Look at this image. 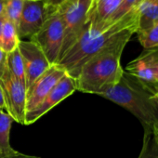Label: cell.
<instances>
[{"label": "cell", "instance_id": "2e32d148", "mask_svg": "<svg viewBox=\"0 0 158 158\" xmlns=\"http://www.w3.org/2000/svg\"><path fill=\"white\" fill-rule=\"evenodd\" d=\"M7 67L10 73L26 87V74L24 64L18 48L7 54Z\"/></svg>", "mask_w": 158, "mask_h": 158}, {"label": "cell", "instance_id": "5bb4252c", "mask_svg": "<svg viewBox=\"0 0 158 158\" xmlns=\"http://www.w3.org/2000/svg\"><path fill=\"white\" fill-rule=\"evenodd\" d=\"M13 122V118L7 112L0 109V154L1 157L11 155L17 152L10 145V130Z\"/></svg>", "mask_w": 158, "mask_h": 158}, {"label": "cell", "instance_id": "d4e9b609", "mask_svg": "<svg viewBox=\"0 0 158 158\" xmlns=\"http://www.w3.org/2000/svg\"><path fill=\"white\" fill-rule=\"evenodd\" d=\"M0 109L1 110H6V103H5V99H4V93L3 89L0 86Z\"/></svg>", "mask_w": 158, "mask_h": 158}, {"label": "cell", "instance_id": "8fae6325", "mask_svg": "<svg viewBox=\"0 0 158 158\" xmlns=\"http://www.w3.org/2000/svg\"><path fill=\"white\" fill-rule=\"evenodd\" d=\"M122 0H93L87 17L86 27L94 32H102L111 25L109 22Z\"/></svg>", "mask_w": 158, "mask_h": 158}, {"label": "cell", "instance_id": "4dcf8cb0", "mask_svg": "<svg viewBox=\"0 0 158 158\" xmlns=\"http://www.w3.org/2000/svg\"><path fill=\"white\" fill-rule=\"evenodd\" d=\"M0 158H1V154H0Z\"/></svg>", "mask_w": 158, "mask_h": 158}, {"label": "cell", "instance_id": "e0dca14e", "mask_svg": "<svg viewBox=\"0 0 158 158\" xmlns=\"http://www.w3.org/2000/svg\"><path fill=\"white\" fill-rule=\"evenodd\" d=\"M138 158H158V136L151 130H144L142 147Z\"/></svg>", "mask_w": 158, "mask_h": 158}, {"label": "cell", "instance_id": "f1b7e54d", "mask_svg": "<svg viewBox=\"0 0 158 158\" xmlns=\"http://www.w3.org/2000/svg\"><path fill=\"white\" fill-rule=\"evenodd\" d=\"M31 1H38V0H31Z\"/></svg>", "mask_w": 158, "mask_h": 158}, {"label": "cell", "instance_id": "cb8c5ba5", "mask_svg": "<svg viewBox=\"0 0 158 158\" xmlns=\"http://www.w3.org/2000/svg\"><path fill=\"white\" fill-rule=\"evenodd\" d=\"M1 158H40L39 156H35V155H30V154H26V153H23L20 152H16L15 153L9 155V156H4Z\"/></svg>", "mask_w": 158, "mask_h": 158}, {"label": "cell", "instance_id": "83f0119b", "mask_svg": "<svg viewBox=\"0 0 158 158\" xmlns=\"http://www.w3.org/2000/svg\"><path fill=\"white\" fill-rule=\"evenodd\" d=\"M4 16L0 17V45H1V35H2V28H3V23H4Z\"/></svg>", "mask_w": 158, "mask_h": 158}, {"label": "cell", "instance_id": "7402d4cb", "mask_svg": "<svg viewBox=\"0 0 158 158\" xmlns=\"http://www.w3.org/2000/svg\"><path fill=\"white\" fill-rule=\"evenodd\" d=\"M65 1V0H45V2L48 8V10H50V12L55 15L58 13L60 7L61 6V4Z\"/></svg>", "mask_w": 158, "mask_h": 158}, {"label": "cell", "instance_id": "277c9868", "mask_svg": "<svg viewBox=\"0 0 158 158\" xmlns=\"http://www.w3.org/2000/svg\"><path fill=\"white\" fill-rule=\"evenodd\" d=\"M92 1L93 0H65L60 7L58 14L63 25V43L60 60L83 33Z\"/></svg>", "mask_w": 158, "mask_h": 158}, {"label": "cell", "instance_id": "4316f807", "mask_svg": "<svg viewBox=\"0 0 158 158\" xmlns=\"http://www.w3.org/2000/svg\"><path fill=\"white\" fill-rule=\"evenodd\" d=\"M5 5H6V0H0V17H2L4 14Z\"/></svg>", "mask_w": 158, "mask_h": 158}, {"label": "cell", "instance_id": "52a82bcc", "mask_svg": "<svg viewBox=\"0 0 158 158\" xmlns=\"http://www.w3.org/2000/svg\"><path fill=\"white\" fill-rule=\"evenodd\" d=\"M75 90V80L72 76L65 73L63 77L57 83V85L45 97V99L38 104V106L25 114L24 125H31L36 122L43 115L48 114L52 108H54L63 100L71 96Z\"/></svg>", "mask_w": 158, "mask_h": 158}, {"label": "cell", "instance_id": "603a6c76", "mask_svg": "<svg viewBox=\"0 0 158 158\" xmlns=\"http://www.w3.org/2000/svg\"><path fill=\"white\" fill-rule=\"evenodd\" d=\"M7 69V53L0 48V79Z\"/></svg>", "mask_w": 158, "mask_h": 158}, {"label": "cell", "instance_id": "ffe728a7", "mask_svg": "<svg viewBox=\"0 0 158 158\" xmlns=\"http://www.w3.org/2000/svg\"><path fill=\"white\" fill-rule=\"evenodd\" d=\"M139 0H122V3L120 4L119 8L112 16L109 22V24L112 25L115 23L117 21H119L121 18H123L125 15H127L128 12L134 10L139 5Z\"/></svg>", "mask_w": 158, "mask_h": 158}, {"label": "cell", "instance_id": "7a4b0ae2", "mask_svg": "<svg viewBox=\"0 0 158 158\" xmlns=\"http://www.w3.org/2000/svg\"><path fill=\"white\" fill-rule=\"evenodd\" d=\"M125 108L138 118L144 130L155 132L158 128V105L151 85L145 84L124 70L119 82L99 94Z\"/></svg>", "mask_w": 158, "mask_h": 158}, {"label": "cell", "instance_id": "9c48e42d", "mask_svg": "<svg viewBox=\"0 0 158 158\" xmlns=\"http://www.w3.org/2000/svg\"><path fill=\"white\" fill-rule=\"evenodd\" d=\"M18 49L22 55L25 74H26V89L42 75L51 64L48 62L41 48L33 41L20 40Z\"/></svg>", "mask_w": 158, "mask_h": 158}, {"label": "cell", "instance_id": "6da1fadb", "mask_svg": "<svg viewBox=\"0 0 158 158\" xmlns=\"http://www.w3.org/2000/svg\"><path fill=\"white\" fill-rule=\"evenodd\" d=\"M139 16L135 8L102 32H94L85 26L77 41L63 55L57 65L67 74L76 78L82 65L92 56L122 40H130L137 33Z\"/></svg>", "mask_w": 158, "mask_h": 158}, {"label": "cell", "instance_id": "44dd1931", "mask_svg": "<svg viewBox=\"0 0 158 158\" xmlns=\"http://www.w3.org/2000/svg\"><path fill=\"white\" fill-rule=\"evenodd\" d=\"M140 55H142L152 68L156 79V84L154 85H158V47L151 49H145Z\"/></svg>", "mask_w": 158, "mask_h": 158}, {"label": "cell", "instance_id": "8992f818", "mask_svg": "<svg viewBox=\"0 0 158 158\" xmlns=\"http://www.w3.org/2000/svg\"><path fill=\"white\" fill-rule=\"evenodd\" d=\"M0 86L4 93L6 112L13 118L14 121L24 125L27 94L25 85L15 78L7 67L0 79Z\"/></svg>", "mask_w": 158, "mask_h": 158}, {"label": "cell", "instance_id": "4fadbf2b", "mask_svg": "<svg viewBox=\"0 0 158 158\" xmlns=\"http://www.w3.org/2000/svg\"><path fill=\"white\" fill-rule=\"evenodd\" d=\"M136 9L139 16L137 33L145 31L158 23V2L143 0Z\"/></svg>", "mask_w": 158, "mask_h": 158}, {"label": "cell", "instance_id": "d6986e66", "mask_svg": "<svg viewBox=\"0 0 158 158\" xmlns=\"http://www.w3.org/2000/svg\"><path fill=\"white\" fill-rule=\"evenodd\" d=\"M138 39L144 49H151L158 47V23L151 28L136 33Z\"/></svg>", "mask_w": 158, "mask_h": 158}, {"label": "cell", "instance_id": "f546056e", "mask_svg": "<svg viewBox=\"0 0 158 158\" xmlns=\"http://www.w3.org/2000/svg\"><path fill=\"white\" fill-rule=\"evenodd\" d=\"M141 1H143V0H139V3H140Z\"/></svg>", "mask_w": 158, "mask_h": 158}, {"label": "cell", "instance_id": "484cf974", "mask_svg": "<svg viewBox=\"0 0 158 158\" xmlns=\"http://www.w3.org/2000/svg\"><path fill=\"white\" fill-rule=\"evenodd\" d=\"M149 85V84H148ZM151 87L153 89V95H154V99L156 101V103L158 105V85H151ZM156 136H158V128L155 132H153Z\"/></svg>", "mask_w": 158, "mask_h": 158}, {"label": "cell", "instance_id": "7c38bea8", "mask_svg": "<svg viewBox=\"0 0 158 158\" xmlns=\"http://www.w3.org/2000/svg\"><path fill=\"white\" fill-rule=\"evenodd\" d=\"M125 72L145 84H156L154 72L149 62L142 57V55H139L138 58L131 60L127 65Z\"/></svg>", "mask_w": 158, "mask_h": 158}, {"label": "cell", "instance_id": "9a60e30c", "mask_svg": "<svg viewBox=\"0 0 158 158\" xmlns=\"http://www.w3.org/2000/svg\"><path fill=\"white\" fill-rule=\"evenodd\" d=\"M20 40L17 28L9 21L4 20L0 48L8 54L18 48Z\"/></svg>", "mask_w": 158, "mask_h": 158}, {"label": "cell", "instance_id": "5b68a950", "mask_svg": "<svg viewBox=\"0 0 158 158\" xmlns=\"http://www.w3.org/2000/svg\"><path fill=\"white\" fill-rule=\"evenodd\" d=\"M30 39L41 48L51 65L57 64L63 43V25L60 15L57 13L47 19Z\"/></svg>", "mask_w": 158, "mask_h": 158}, {"label": "cell", "instance_id": "ac0fdd59", "mask_svg": "<svg viewBox=\"0 0 158 158\" xmlns=\"http://www.w3.org/2000/svg\"><path fill=\"white\" fill-rule=\"evenodd\" d=\"M23 8V0H6L4 10V19L11 23L18 28L20 18Z\"/></svg>", "mask_w": 158, "mask_h": 158}, {"label": "cell", "instance_id": "3957f363", "mask_svg": "<svg viewBox=\"0 0 158 158\" xmlns=\"http://www.w3.org/2000/svg\"><path fill=\"white\" fill-rule=\"evenodd\" d=\"M128 41H119L89 59L74 79L76 90L99 95L116 85L124 73L121 56Z\"/></svg>", "mask_w": 158, "mask_h": 158}, {"label": "cell", "instance_id": "30bf717a", "mask_svg": "<svg viewBox=\"0 0 158 158\" xmlns=\"http://www.w3.org/2000/svg\"><path fill=\"white\" fill-rule=\"evenodd\" d=\"M66 72L59 65H51L28 88L26 94V113L34 110L57 85Z\"/></svg>", "mask_w": 158, "mask_h": 158}, {"label": "cell", "instance_id": "ba28073f", "mask_svg": "<svg viewBox=\"0 0 158 158\" xmlns=\"http://www.w3.org/2000/svg\"><path fill=\"white\" fill-rule=\"evenodd\" d=\"M53 16L45 0H23V8L17 28L20 39L32 37L42 27L47 19Z\"/></svg>", "mask_w": 158, "mask_h": 158}]
</instances>
